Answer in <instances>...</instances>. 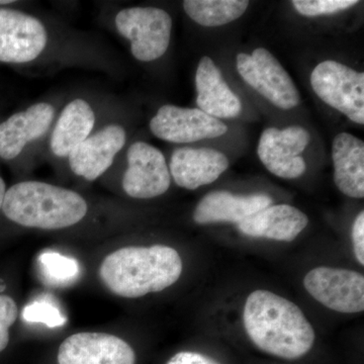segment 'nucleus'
<instances>
[{
	"instance_id": "nucleus-1",
	"label": "nucleus",
	"mask_w": 364,
	"mask_h": 364,
	"mask_svg": "<svg viewBox=\"0 0 364 364\" xmlns=\"http://www.w3.org/2000/svg\"><path fill=\"white\" fill-rule=\"evenodd\" d=\"M249 338L260 350L284 359H296L312 349L315 332L301 309L272 291L249 294L243 313Z\"/></svg>"
},
{
	"instance_id": "nucleus-2",
	"label": "nucleus",
	"mask_w": 364,
	"mask_h": 364,
	"mask_svg": "<svg viewBox=\"0 0 364 364\" xmlns=\"http://www.w3.org/2000/svg\"><path fill=\"white\" fill-rule=\"evenodd\" d=\"M182 273V260L176 249L165 245L124 247L102 261L100 279L112 294L136 299L171 287Z\"/></svg>"
},
{
	"instance_id": "nucleus-3",
	"label": "nucleus",
	"mask_w": 364,
	"mask_h": 364,
	"mask_svg": "<svg viewBox=\"0 0 364 364\" xmlns=\"http://www.w3.org/2000/svg\"><path fill=\"white\" fill-rule=\"evenodd\" d=\"M1 208L7 219L21 226L59 230L80 222L87 213V203L70 189L23 181L6 191Z\"/></svg>"
},
{
	"instance_id": "nucleus-4",
	"label": "nucleus",
	"mask_w": 364,
	"mask_h": 364,
	"mask_svg": "<svg viewBox=\"0 0 364 364\" xmlns=\"http://www.w3.org/2000/svg\"><path fill=\"white\" fill-rule=\"evenodd\" d=\"M117 31L131 42V52L142 62L159 59L168 49L172 20L157 7H129L116 16Z\"/></svg>"
},
{
	"instance_id": "nucleus-5",
	"label": "nucleus",
	"mask_w": 364,
	"mask_h": 364,
	"mask_svg": "<svg viewBox=\"0 0 364 364\" xmlns=\"http://www.w3.org/2000/svg\"><path fill=\"white\" fill-rule=\"evenodd\" d=\"M311 85L325 104L354 123L364 124V74L339 62H322L311 74Z\"/></svg>"
},
{
	"instance_id": "nucleus-6",
	"label": "nucleus",
	"mask_w": 364,
	"mask_h": 364,
	"mask_svg": "<svg viewBox=\"0 0 364 364\" xmlns=\"http://www.w3.org/2000/svg\"><path fill=\"white\" fill-rule=\"evenodd\" d=\"M237 70L249 86L282 109L298 107L301 97L293 79L264 48L237 55Z\"/></svg>"
},
{
	"instance_id": "nucleus-7",
	"label": "nucleus",
	"mask_w": 364,
	"mask_h": 364,
	"mask_svg": "<svg viewBox=\"0 0 364 364\" xmlns=\"http://www.w3.org/2000/svg\"><path fill=\"white\" fill-rule=\"evenodd\" d=\"M304 284L316 301L333 311L353 314L364 310V277L359 272L317 267L308 272Z\"/></svg>"
},
{
	"instance_id": "nucleus-8",
	"label": "nucleus",
	"mask_w": 364,
	"mask_h": 364,
	"mask_svg": "<svg viewBox=\"0 0 364 364\" xmlns=\"http://www.w3.org/2000/svg\"><path fill=\"white\" fill-rule=\"evenodd\" d=\"M310 141V134L301 127L291 126L284 130L268 128L261 134L258 157L275 176L298 178L306 172V162L301 155Z\"/></svg>"
},
{
	"instance_id": "nucleus-9",
	"label": "nucleus",
	"mask_w": 364,
	"mask_h": 364,
	"mask_svg": "<svg viewBox=\"0 0 364 364\" xmlns=\"http://www.w3.org/2000/svg\"><path fill=\"white\" fill-rule=\"evenodd\" d=\"M48 33L41 21L14 9H0V62L28 63L44 51Z\"/></svg>"
},
{
	"instance_id": "nucleus-10",
	"label": "nucleus",
	"mask_w": 364,
	"mask_h": 364,
	"mask_svg": "<svg viewBox=\"0 0 364 364\" xmlns=\"http://www.w3.org/2000/svg\"><path fill=\"white\" fill-rule=\"evenodd\" d=\"M150 130L170 143H193L225 135L226 124L200 109L163 105L151 119Z\"/></svg>"
},
{
	"instance_id": "nucleus-11",
	"label": "nucleus",
	"mask_w": 364,
	"mask_h": 364,
	"mask_svg": "<svg viewBox=\"0 0 364 364\" xmlns=\"http://www.w3.org/2000/svg\"><path fill=\"white\" fill-rule=\"evenodd\" d=\"M128 168L123 177L124 193L133 198H156L168 191L170 171L164 155L154 146L136 142L129 148Z\"/></svg>"
},
{
	"instance_id": "nucleus-12",
	"label": "nucleus",
	"mask_w": 364,
	"mask_h": 364,
	"mask_svg": "<svg viewBox=\"0 0 364 364\" xmlns=\"http://www.w3.org/2000/svg\"><path fill=\"white\" fill-rule=\"evenodd\" d=\"M58 364H135L136 354L123 339L107 333L71 335L60 345Z\"/></svg>"
},
{
	"instance_id": "nucleus-13",
	"label": "nucleus",
	"mask_w": 364,
	"mask_h": 364,
	"mask_svg": "<svg viewBox=\"0 0 364 364\" xmlns=\"http://www.w3.org/2000/svg\"><path fill=\"white\" fill-rule=\"evenodd\" d=\"M126 140L123 127L116 124L105 127L71 151L68 160L72 171L86 181H95L112 166Z\"/></svg>"
},
{
	"instance_id": "nucleus-14",
	"label": "nucleus",
	"mask_w": 364,
	"mask_h": 364,
	"mask_svg": "<svg viewBox=\"0 0 364 364\" xmlns=\"http://www.w3.org/2000/svg\"><path fill=\"white\" fill-rule=\"evenodd\" d=\"M229 167L224 153L210 148H179L170 159V176L181 188L196 189L217 181Z\"/></svg>"
},
{
	"instance_id": "nucleus-15",
	"label": "nucleus",
	"mask_w": 364,
	"mask_h": 364,
	"mask_svg": "<svg viewBox=\"0 0 364 364\" xmlns=\"http://www.w3.org/2000/svg\"><path fill=\"white\" fill-rule=\"evenodd\" d=\"M55 109L47 102L33 105L0 124V158L14 159L26 144L44 136L51 126Z\"/></svg>"
},
{
	"instance_id": "nucleus-16",
	"label": "nucleus",
	"mask_w": 364,
	"mask_h": 364,
	"mask_svg": "<svg viewBox=\"0 0 364 364\" xmlns=\"http://www.w3.org/2000/svg\"><path fill=\"white\" fill-rule=\"evenodd\" d=\"M196 105L200 111L218 119L240 116V100L227 85L221 70L210 57L200 59L196 74Z\"/></svg>"
},
{
	"instance_id": "nucleus-17",
	"label": "nucleus",
	"mask_w": 364,
	"mask_h": 364,
	"mask_svg": "<svg viewBox=\"0 0 364 364\" xmlns=\"http://www.w3.org/2000/svg\"><path fill=\"white\" fill-rule=\"evenodd\" d=\"M272 205V198L264 193L233 195L224 191H213L198 203L193 220L200 225L220 222L240 224Z\"/></svg>"
},
{
	"instance_id": "nucleus-18",
	"label": "nucleus",
	"mask_w": 364,
	"mask_h": 364,
	"mask_svg": "<svg viewBox=\"0 0 364 364\" xmlns=\"http://www.w3.org/2000/svg\"><path fill=\"white\" fill-rule=\"evenodd\" d=\"M308 224V217L299 208L289 205H272L244 220L238 228L249 237L291 242Z\"/></svg>"
},
{
	"instance_id": "nucleus-19",
	"label": "nucleus",
	"mask_w": 364,
	"mask_h": 364,
	"mask_svg": "<svg viewBox=\"0 0 364 364\" xmlns=\"http://www.w3.org/2000/svg\"><path fill=\"white\" fill-rule=\"evenodd\" d=\"M334 181L345 196H364V144L351 134L335 136L332 146Z\"/></svg>"
},
{
	"instance_id": "nucleus-20",
	"label": "nucleus",
	"mask_w": 364,
	"mask_h": 364,
	"mask_svg": "<svg viewBox=\"0 0 364 364\" xmlns=\"http://www.w3.org/2000/svg\"><path fill=\"white\" fill-rule=\"evenodd\" d=\"M95 124L92 107L85 100H74L64 107L50 139L57 157H68L71 151L90 136Z\"/></svg>"
},
{
	"instance_id": "nucleus-21",
	"label": "nucleus",
	"mask_w": 364,
	"mask_h": 364,
	"mask_svg": "<svg viewBox=\"0 0 364 364\" xmlns=\"http://www.w3.org/2000/svg\"><path fill=\"white\" fill-rule=\"evenodd\" d=\"M249 6L246 0H186V14L198 25L220 26L236 21Z\"/></svg>"
},
{
	"instance_id": "nucleus-22",
	"label": "nucleus",
	"mask_w": 364,
	"mask_h": 364,
	"mask_svg": "<svg viewBox=\"0 0 364 364\" xmlns=\"http://www.w3.org/2000/svg\"><path fill=\"white\" fill-rule=\"evenodd\" d=\"M40 267L48 279L55 282L73 280L79 273L77 261L57 252H46L39 258Z\"/></svg>"
},
{
	"instance_id": "nucleus-23",
	"label": "nucleus",
	"mask_w": 364,
	"mask_h": 364,
	"mask_svg": "<svg viewBox=\"0 0 364 364\" xmlns=\"http://www.w3.org/2000/svg\"><path fill=\"white\" fill-rule=\"evenodd\" d=\"M299 14L305 16L334 14L356 6L358 0H294L291 1Z\"/></svg>"
},
{
	"instance_id": "nucleus-24",
	"label": "nucleus",
	"mask_w": 364,
	"mask_h": 364,
	"mask_svg": "<svg viewBox=\"0 0 364 364\" xmlns=\"http://www.w3.org/2000/svg\"><path fill=\"white\" fill-rule=\"evenodd\" d=\"M23 318L28 322L43 323L49 328L61 327L66 318L58 308L47 301H33L23 309Z\"/></svg>"
},
{
	"instance_id": "nucleus-25",
	"label": "nucleus",
	"mask_w": 364,
	"mask_h": 364,
	"mask_svg": "<svg viewBox=\"0 0 364 364\" xmlns=\"http://www.w3.org/2000/svg\"><path fill=\"white\" fill-rule=\"evenodd\" d=\"M16 301L9 296H0V352L9 343V329L18 318Z\"/></svg>"
},
{
	"instance_id": "nucleus-26",
	"label": "nucleus",
	"mask_w": 364,
	"mask_h": 364,
	"mask_svg": "<svg viewBox=\"0 0 364 364\" xmlns=\"http://www.w3.org/2000/svg\"><path fill=\"white\" fill-rule=\"evenodd\" d=\"M352 242H353V250L358 258V262L364 265V213L356 217L352 227Z\"/></svg>"
},
{
	"instance_id": "nucleus-27",
	"label": "nucleus",
	"mask_w": 364,
	"mask_h": 364,
	"mask_svg": "<svg viewBox=\"0 0 364 364\" xmlns=\"http://www.w3.org/2000/svg\"><path fill=\"white\" fill-rule=\"evenodd\" d=\"M166 364H220L198 352L182 351L172 356Z\"/></svg>"
},
{
	"instance_id": "nucleus-28",
	"label": "nucleus",
	"mask_w": 364,
	"mask_h": 364,
	"mask_svg": "<svg viewBox=\"0 0 364 364\" xmlns=\"http://www.w3.org/2000/svg\"><path fill=\"white\" fill-rule=\"evenodd\" d=\"M6 193V182L4 179L0 177V208H2V203H4V196Z\"/></svg>"
},
{
	"instance_id": "nucleus-29",
	"label": "nucleus",
	"mask_w": 364,
	"mask_h": 364,
	"mask_svg": "<svg viewBox=\"0 0 364 364\" xmlns=\"http://www.w3.org/2000/svg\"><path fill=\"white\" fill-rule=\"evenodd\" d=\"M13 0H0V6H6V4H14Z\"/></svg>"
}]
</instances>
